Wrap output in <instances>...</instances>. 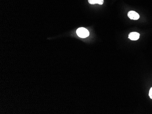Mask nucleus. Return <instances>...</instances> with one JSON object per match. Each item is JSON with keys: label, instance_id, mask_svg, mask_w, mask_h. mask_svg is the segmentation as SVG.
Listing matches in <instances>:
<instances>
[{"label": "nucleus", "instance_id": "obj_1", "mask_svg": "<svg viewBox=\"0 0 152 114\" xmlns=\"http://www.w3.org/2000/svg\"><path fill=\"white\" fill-rule=\"evenodd\" d=\"M76 33L77 36L81 38H86L89 35V32L88 30L83 27H81L77 29Z\"/></svg>", "mask_w": 152, "mask_h": 114}, {"label": "nucleus", "instance_id": "obj_2", "mask_svg": "<svg viewBox=\"0 0 152 114\" xmlns=\"http://www.w3.org/2000/svg\"><path fill=\"white\" fill-rule=\"evenodd\" d=\"M128 16L130 19H132V20H138L139 18V14L134 11H129L128 14Z\"/></svg>", "mask_w": 152, "mask_h": 114}, {"label": "nucleus", "instance_id": "obj_3", "mask_svg": "<svg viewBox=\"0 0 152 114\" xmlns=\"http://www.w3.org/2000/svg\"><path fill=\"white\" fill-rule=\"evenodd\" d=\"M139 36H140V34L138 33L134 32L131 33L129 34L128 38L132 41H136L139 39Z\"/></svg>", "mask_w": 152, "mask_h": 114}, {"label": "nucleus", "instance_id": "obj_4", "mask_svg": "<svg viewBox=\"0 0 152 114\" xmlns=\"http://www.w3.org/2000/svg\"><path fill=\"white\" fill-rule=\"evenodd\" d=\"M88 2L91 4H97V0H88Z\"/></svg>", "mask_w": 152, "mask_h": 114}, {"label": "nucleus", "instance_id": "obj_5", "mask_svg": "<svg viewBox=\"0 0 152 114\" xmlns=\"http://www.w3.org/2000/svg\"><path fill=\"white\" fill-rule=\"evenodd\" d=\"M103 3V0H97V4L99 5H102Z\"/></svg>", "mask_w": 152, "mask_h": 114}, {"label": "nucleus", "instance_id": "obj_6", "mask_svg": "<svg viewBox=\"0 0 152 114\" xmlns=\"http://www.w3.org/2000/svg\"><path fill=\"white\" fill-rule=\"evenodd\" d=\"M149 96L151 99H152V87L150 89V91H149Z\"/></svg>", "mask_w": 152, "mask_h": 114}]
</instances>
